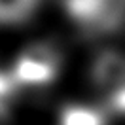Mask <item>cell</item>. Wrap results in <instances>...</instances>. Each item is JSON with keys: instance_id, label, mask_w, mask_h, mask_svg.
<instances>
[{"instance_id": "obj_1", "label": "cell", "mask_w": 125, "mask_h": 125, "mask_svg": "<svg viewBox=\"0 0 125 125\" xmlns=\"http://www.w3.org/2000/svg\"><path fill=\"white\" fill-rule=\"evenodd\" d=\"M74 23L91 34L117 31L125 21V0H62Z\"/></svg>"}, {"instance_id": "obj_2", "label": "cell", "mask_w": 125, "mask_h": 125, "mask_svg": "<svg viewBox=\"0 0 125 125\" xmlns=\"http://www.w3.org/2000/svg\"><path fill=\"white\" fill-rule=\"evenodd\" d=\"M61 57L49 44H32L23 49L11 68L17 85H47L59 72Z\"/></svg>"}, {"instance_id": "obj_3", "label": "cell", "mask_w": 125, "mask_h": 125, "mask_svg": "<svg viewBox=\"0 0 125 125\" xmlns=\"http://www.w3.org/2000/svg\"><path fill=\"white\" fill-rule=\"evenodd\" d=\"M91 80L99 89L108 93L125 87V55L116 49L101 51L91 66Z\"/></svg>"}, {"instance_id": "obj_4", "label": "cell", "mask_w": 125, "mask_h": 125, "mask_svg": "<svg viewBox=\"0 0 125 125\" xmlns=\"http://www.w3.org/2000/svg\"><path fill=\"white\" fill-rule=\"evenodd\" d=\"M42 0H0V27H15L31 19Z\"/></svg>"}, {"instance_id": "obj_5", "label": "cell", "mask_w": 125, "mask_h": 125, "mask_svg": "<svg viewBox=\"0 0 125 125\" xmlns=\"http://www.w3.org/2000/svg\"><path fill=\"white\" fill-rule=\"evenodd\" d=\"M59 125H106V117L97 108L83 104H68L61 110Z\"/></svg>"}, {"instance_id": "obj_6", "label": "cell", "mask_w": 125, "mask_h": 125, "mask_svg": "<svg viewBox=\"0 0 125 125\" xmlns=\"http://www.w3.org/2000/svg\"><path fill=\"white\" fill-rule=\"evenodd\" d=\"M17 82L13 80L11 72H4L0 70V117H4L8 114V108L13 97H15V91H17Z\"/></svg>"}, {"instance_id": "obj_7", "label": "cell", "mask_w": 125, "mask_h": 125, "mask_svg": "<svg viewBox=\"0 0 125 125\" xmlns=\"http://www.w3.org/2000/svg\"><path fill=\"white\" fill-rule=\"evenodd\" d=\"M106 101H108L106 104H108L110 112L125 116V87H119L116 91L108 93V99H106Z\"/></svg>"}]
</instances>
